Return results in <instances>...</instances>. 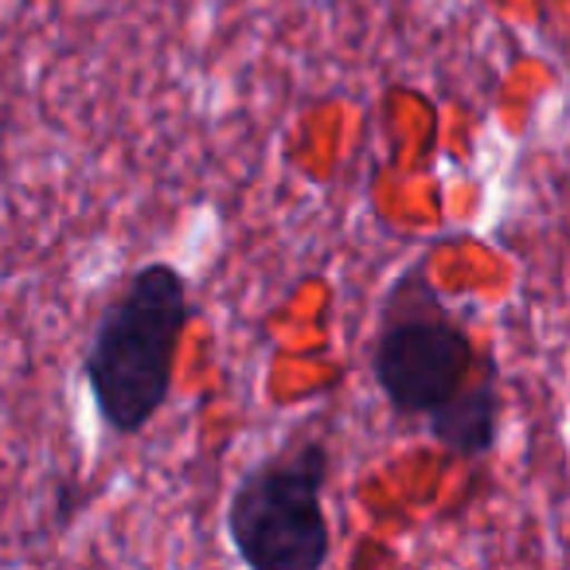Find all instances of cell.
<instances>
[{
  "label": "cell",
  "instance_id": "obj_1",
  "mask_svg": "<svg viewBox=\"0 0 570 570\" xmlns=\"http://www.w3.org/2000/svg\"><path fill=\"white\" fill-rule=\"evenodd\" d=\"M372 375L387 406L426 430L453 458H484L500 434V383L489 352L445 305L422 262L406 266L380 302Z\"/></svg>",
  "mask_w": 570,
  "mask_h": 570
},
{
  "label": "cell",
  "instance_id": "obj_3",
  "mask_svg": "<svg viewBox=\"0 0 570 570\" xmlns=\"http://www.w3.org/2000/svg\"><path fill=\"white\" fill-rule=\"evenodd\" d=\"M333 458L321 438L282 445L243 469L227 500V539L246 570H325L333 523L325 492Z\"/></svg>",
  "mask_w": 570,
  "mask_h": 570
},
{
  "label": "cell",
  "instance_id": "obj_2",
  "mask_svg": "<svg viewBox=\"0 0 570 570\" xmlns=\"http://www.w3.org/2000/svg\"><path fill=\"white\" fill-rule=\"evenodd\" d=\"M188 321V282L173 262L137 266L98 313L82 375L114 434H141L168 403Z\"/></svg>",
  "mask_w": 570,
  "mask_h": 570
}]
</instances>
